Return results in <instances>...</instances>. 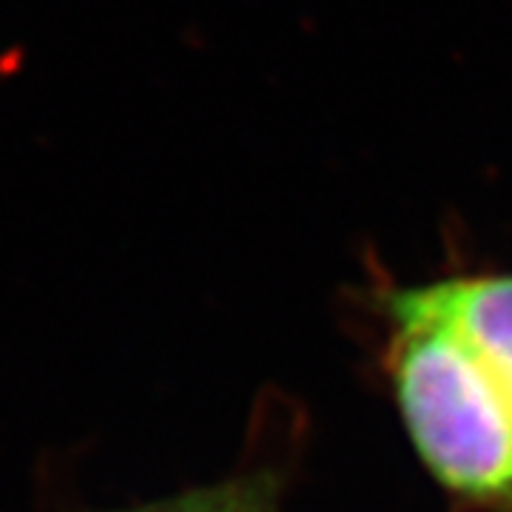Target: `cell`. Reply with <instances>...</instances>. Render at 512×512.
<instances>
[{
  "label": "cell",
  "mask_w": 512,
  "mask_h": 512,
  "mask_svg": "<svg viewBox=\"0 0 512 512\" xmlns=\"http://www.w3.org/2000/svg\"><path fill=\"white\" fill-rule=\"evenodd\" d=\"M393 384L413 444L444 487L473 498L512 495V404L470 348L439 319L390 302Z\"/></svg>",
  "instance_id": "6da1fadb"
},
{
  "label": "cell",
  "mask_w": 512,
  "mask_h": 512,
  "mask_svg": "<svg viewBox=\"0 0 512 512\" xmlns=\"http://www.w3.org/2000/svg\"><path fill=\"white\" fill-rule=\"evenodd\" d=\"M399 293L453 330L512 404V274L458 276Z\"/></svg>",
  "instance_id": "7a4b0ae2"
},
{
  "label": "cell",
  "mask_w": 512,
  "mask_h": 512,
  "mask_svg": "<svg viewBox=\"0 0 512 512\" xmlns=\"http://www.w3.org/2000/svg\"><path fill=\"white\" fill-rule=\"evenodd\" d=\"M134 512H274V487L262 478L248 476Z\"/></svg>",
  "instance_id": "3957f363"
}]
</instances>
